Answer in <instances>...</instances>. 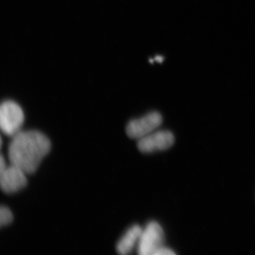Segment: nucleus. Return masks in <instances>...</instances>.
Listing matches in <instances>:
<instances>
[{
	"mask_svg": "<svg viewBox=\"0 0 255 255\" xmlns=\"http://www.w3.org/2000/svg\"><path fill=\"white\" fill-rule=\"evenodd\" d=\"M174 136L169 130H158L151 132L137 142V148L143 153L165 150L173 145Z\"/></svg>",
	"mask_w": 255,
	"mask_h": 255,
	"instance_id": "nucleus-5",
	"label": "nucleus"
},
{
	"mask_svg": "<svg viewBox=\"0 0 255 255\" xmlns=\"http://www.w3.org/2000/svg\"><path fill=\"white\" fill-rule=\"evenodd\" d=\"M50 148L51 143L44 134L37 130H21L11 137L8 156L11 164L31 174L36 172Z\"/></svg>",
	"mask_w": 255,
	"mask_h": 255,
	"instance_id": "nucleus-1",
	"label": "nucleus"
},
{
	"mask_svg": "<svg viewBox=\"0 0 255 255\" xmlns=\"http://www.w3.org/2000/svg\"><path fill=\"white\" fill-rule=\"evenodd\" d=\"M26 173L17 166L11 164L0 172V185L6 194L18 192L27 185Z\"/></svg>",
	"mask_w": 255,
	"mask_h": 255,
	"instance_id": "nucleus-6",
	"label": "nucleus"
},
{
	"mask_svg": "<svg viewBox=\"0 0 255 255\" xmlns=\"http://www.w3.org/2000/svg\"><path fill=\"white\" fill-rule=\"evenodd\" d=\"M164 233L162 226L156 221H151L142 229L137 244V253L140 255H154L163 246Z\"/></svg>",
	"mask_w": 255,
	"mask_h": 255,
	"instance_id": "nucleus-3",
	"label": "nucleus"
},
{
	"mask_svg": "<svg viewBox=\"0 0 255 255\" xmlns=\"http://www.w3.org/2000/svg\"><path fill=\"white\" fill-rule=\"evenodd\" d=\"M7 167L6 164V162H5L4 157L3 155L1 156V159H0V172L4 170L6 167Z\"/></svg>",
	"mask_w": 255,
	"mask_h": 255,
	"instance_id": "nucleus-10",
	"label": "nucleus"
},
{
	"mask_svg": "<svg viewBox=\"0 0 255 255\" xmlns=\"http://www.w3.org/2000/svg\"><path fill=\"white\" fill-rule=\"evenodd\" d=\"M162 123V117L159 112H150L141 118L133 119L128 122L127 127L128 136L140 140L155 131Z\"/></svg>",
	"mask_w": 255,
	"mask_h": 255,
	"instance_id": "nucleus-4",
	"label": "nucleus"
},
{
	"mask_svg": "<svg viewBox=\"0 0 255 255\" xmlns=\"http://www.w3.org/2000/svg\"><path fill=\"white\" fill-rule=\"evenodd\" d=\"M23 122L24 114L17 103L11 100L2 102L0 107V127L5 135L14 136L21 131Z\"/></svg>",
	"mask_w": 255,
	"mask_h": 255,
	"instance_id": "nucleus-2",
	"label": "nucleus"
},
{
	"mask_svg": "<svg viewBox=\"0 0 255 255\" xmlns=\"http://www.w3.org/2000/svg\"><path fill=\"white\" fill-rule=\"evenodd\" d=\"M142 228L138 225H133L128 229L117 245V251L120 255H128L138 244Z\"/></svg>",
	"mask_w": 255,
	"mask_h": 255,
	"instance_id": "nucleus-7",
	"label": "nucleus"
},
{
	"mask_svg": "<svg viewBox=\"0 0 255 255\" xmlns=\"http://www.w3.org/2000/svg\"><path fill=\"white\" fill-rule=\"evenodd\" d=\"M12 213L10 211L9 208L6 206H1L0 208V225L1 227L4 226H7L13 221Z\"/></svg>",
	"mask_w": 255,
	"mask_h": 255,
	"instance_id": "nucleus-8",
	"label": "nucleus"
},
{
	"mask_svg": "<svg viewBox=\"0 0 255 255\" xmlns=\"http://www.w3.org/2000/svg\"><path fill=\"white\" fill-rule=\"evenodd\" d=\"M176 253L172 249L163 246L161 247L158 251H156L154 255H174Z\"/></svg>",
	"mask_w": 255,
	"mask_h": 255,
	"instance_id": "nucleus-9",
	"label": "nucleus"
}]
</instances>
